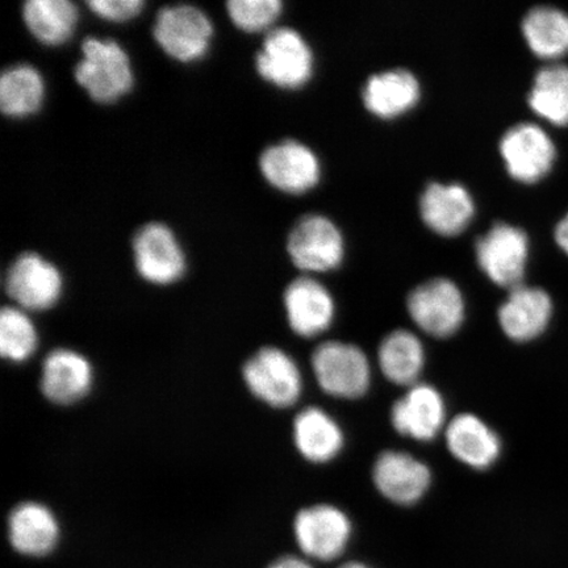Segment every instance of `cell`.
<instances>
[{
	"label": "cell",
	"mask_w": 568,
	"mask_h": 568,
	"mask_svg": "<svg viewBox=\"0 0 568 568\" xmlns=\"http://www.w3.org/2000/svg\"><path fill=\"white\" fill-rule=\"evenodd\" d=\"M408 314L426 335L447 338L465 322L466 304L456 283L446 278L424 282L408 295Z\"/></svg>",
	"instance_id": "obj_6"
},
{
	"label": "cell",
	"mask_w": 568,
	"mask_h": 568,
	"mask_svg": "<svg viewBox=\"0 0 568 568\" xmlns=\"http://www.w3.org/2000/svg\"><path fill=\"white\" fill-rule=\"evenodd\" d=\"M133 257L139 274L153 284H172L186 272V257L168 225L149 223L133 239Z\"/></svg>",
	"instance_id": "obj_12"
},
{
	"label": "cell",
	"mask_w": 568,
	"mask_h": 568,
	"mask_svg": "<svg viewBox=\"0 0 568 568\" xmlns=\"http://www.w3.org/2000/svg\"><path fill=\"white\" fill-rule=\"evenodd\" d=\"M268 568H314L307 560L297 557H283L274 562Z\"/></svg>",
	"instance_id": "obj_33"
},
{
	"label": "cell",
	"mask_w": 568,
	"mask_h": 568,
	"mask_svg": "<svg viewBox=\"0 0 568 568\" xmlns=\"http://www.w3.org/2000/svg\"><path fill=\"white\" fill-rule=\"evenodd\" d=\"M9 530L13 548L26 556H45L59 539V524L51 509L34 501L21 503L13 508Z\"/></svg>",
	"instance_id": "obj_22"
},
{
	"label": "cell",
	"mask_w": 568,
	"mask_h": 568,
	"mask_svg": "<svg viewBox=\"0 0 568 568\" xmlns=\"http://www.w3.org/2000/svg\"><path fill=\"white\" fill-rule=\"evenodd\" d=\"M92 381L94 373L89 359L75 351L55 349L47 355L42 365V394L61 406L83 399Z\"/></svg>",
	"instance_id": "obj_19"
},
{
	"label": "cell",
	"mask_w": 568,
	"mask_h": 568,
	"mask_svg": "<svg viewBox=\"0 0 568 568\" xmlns=\"http://www.w3.org/2000/svg\"><path fill=\"white\" fill-rule=\"evenodd\" d=\"M284 308L296 335L312 338L323 335L335 320V301L322 283L301 276L284 291Z\"/></svg>",
	"instance_id": "obj_15"
},
{
	"label": "cell",
	"mask_w": 568,
	"mask_h": 568,
	"mask_svg": "<svg viewBox=\"0 0 568 568\" xmlns=\"http://www.w3.org/2000/svg\"><path fill=\"white\" fill-rule=\"evenodd\" d=\"M554 236H556L558 246L568 255V213L558 223Z\"/></svg>",
	"instance_id": "obj_32"
},
{
	"label": "cell",
	"mask_w": 568,
	"mask_h": 568,
	"mask_svg": "<svg viewBox=\"0 0 568 568\" xmlns=\"http://www.w3.org/2000/svg\"><path fill=\"white\" fill-rule=\"evenodd\" d=\"M420 213L428 229L445 237L464 232L475 215V203L458 183H430L420 199Z\"/></svg>",
	"instance_id": "obj_18"
},
{
	"label": "cell",
	"mask_w": 568,
	"mask_h": 568,
	"mask_svg": "<svg viewBox=\"0 0 568 568\" xmlns=\"http://www.w3.org/2000/svg\"><path fill=\"white\" fill-rule=\"evenodd\" d=\"M338 568H372V567H368L367 565L361 564V562H347V564L341 565Z\"/></svg>",
	"instance_id": "obj_34"
},
{
	"label": "cell",
	"mask_w": 568,
	"mask_h": 568,
	"mask_svg": "<svg viewBox=\"0 0 568 568\" xmlns=\"http://www.w3.org/2000/svg\"><path fill=\"white\" fill-rule=\"evenodd\" d=\"M311 361L325 394L338 399H358L371 388V362L359 346L326 341L316 347Z\"/></svg>",
	"instance_id": "obj_3"
},
{
	"label": "cell",
	"mask_w": 568,
	"mask_h": 568,
	"mask_svg": "<svg viewBox=\"0 0 568 568\" xmlns=\"http://www.w3.org/2000/svg\"><path fill=\"white\" fill-rule=\"evenodd\" d=\"M523 34L530 51L541 59L556 60L568 53V13L538 6L523 20Z\"/></svg>",
	"instance_id": "obj_27"
},
{
	"label": "cell",
	"mask_w": 568,
	"mask_h": 568,
	"mask_svg": "<svg viewBox=\"0 0 568 568\" xmlns=\"http://www.w3.org/2000/svg\"><path fill=\"white\" fill-rule=\"evenodd\" d=\"M260 170L274 189L291 195L307 193L322 175L317 155L296 140H284L265 149Z\"/></svg>",
	"instance_id": "obj_13"
},
{
	"label": "cell",
	"mask_w": 568,
	"mask_h": 568,
	"mask_svg": "<svg viewBox=\"0 0 568 568\" xmlns=\"http://www.w3.org/2000/svg\"><path fill=\"white\" fill-rule=\"evenodd\" d=\"M294 439L302 456L314 464L335 459L345 442L339 425L317 407L305 408L295 417Z\"/></svg>",
	"instance_id": "obj_23"
},
{
	"label": "cell",
	"mask_w": 568,
	"mask_h": 568,
	"mask_svg": "<svg viewBox=\"0 0 568 568\" xmlns=\"http://www.w3.org/2000/svg\"><path fill=\"white\" fill-rule=\"evenodd\" d=\"M81 51L82 59L77 63L74 78L92 101L115 103L132 90V63L119 42L88 38L83 40Z\"/></svg>",
	"instance_id": "obj_1"
},
{
	"label": "cell",
	"mask_w": 568,
	"mask_h": 568,
	"mask_svg": "<svg viewBox=\"0 0 568 568\" xmlns=\"http://www.w3.org/2000/svg\"><path fill=\"white\" fill-rule=\"evenodd\" d=\"M477 261L497 286L514 290L523 286L529 257L528 234L507 223H497L475 246Z\"/></svg>",
	"instance_id": "obj_7"
},
{
	"label": "cell",
	"mask_w": 568,
	"mask_h": 568,
	"mask_svg": "<svg viewBox=\"0 0 568 568\" xmlns=\"http://www.w3.org/2000/svg\"><path fill=\"white\" fill-rule=\"evenodd\" d=\"M420 98V82L406 69L387 70L371 77L362 92L366 110L385 120L406 115Z\"/></svg>",
	"instance_id": "obj_21"
},
{
	"label": "cell",
	"mask_w": 568,
	"mask_h": 568,
	"mask_svg": "<svg viewBox=\"0 0 568 568\" xmlns=\"http://www.w3.org/2000/svg\"><path fill=\"white\" fill-rule=\"evenodd\" d=\"M294 531L305 556L320 562H333L349 545L353 527L349 517L339 508L317 504L296 515Z\"/></svg>",
	"instance_id": "obj_9"
},
{
	"label": "cell",
	"mask_w": 568,
	"mask_h": 568,
	"mask_svg": "<svg viewBox=\"0 0 568 568\" xmlns=\"http://www.w3.org/2000/svg\"><path fill=\"white\" fill-rule=\"evenodd\" d=\"M243 374L251 393L268 406L287 408L300 400L303 390L300 367L280 347H262L245 362Z\"/></svg>",
	"instance_id": "obj_5"
},
{
	"label": "cell",
	"mask_w": 568,
	"mask_h": 568,
	"mask_svg": "<svg viewBox=\"0 0 568 568\" xmlns=\"http://www.w3.org/2000/svg\"><path fill=\"white\" fill-rule=\"evenodd\" d=\"M7 295L24 311H44L60 301V270L40 254L27 252L12 262L4 276Z\"/></svg>",
	"instance_id": "obj_10"
},
{
	"label": "cell",
	"mask_w": 568,
	"mask_h": 568,
	"mask_svg": "<svg viewBox=\"0 0 568 568\" xmlns=\"http://www.w3.org/2000/svg\"><path fill=\"white\" fill-rule=\"evenodd\" d=\"M315 59L308 42L293 28L270 31L255 55V69L262 80L283 90H297L314 74Z\"/></svg>",
	"instance_id": "obj_2"
},
{
	"label": "cell",
	"mask_w": 568,
	"mask_h": 568,
	"mask_svg": "<svg viewBox=\"0 0 568 568\" xmlns=\"http://www.w3.org/2000/svg\"><path fill=\"white\" fill-rule=\"evenodd\" d=\"M383 375L397 386H415L425 366L424 345L415 333L406 329L390 332L378 349Z\"/></svg>",
	"instance_id": "obj_24"
},
{
	"label": "cell",
	"mask_w": 568,
	"mask_h": 568,
	"mask_svg": "<svg viewBox=\"0 0 568 568\" xmlns=\"http://www.w3.org/2000/svg\"><path fill=\"white\" fill-rule=\"evenodd\" d=\"M153 38L163 52L183 63L202 60L209 53L212 21L195 6L163 7L153 27Z\"/></svg>",
	"instance_id": "obj_4"
},
{
	"label": "cell",
	"mask_w": 568,
	"mask_h": 568,
	"mask_svg": "<svg viewBox=\"0 0 568 568\" xmlns=\"http://www.w3.org/2000/svg\"><path fill=\"white\" fill-rule=\"evenodd\" d=\"M80 13L69 0H28L23 6L27 30L41 44H65L73 36Z\"/></svg>",
	"instance_id": "obj_25"
},
{
	"label": "cell",
	"mask_w": 568,
	"mask_h": 568,
	"mask_svg": "<svg viewBox=\"0 0 568 568\" xmlns=\"http://www.w3.org/2000/svg\"><path fill=\"white\" fill-rule=\"evenodd\" d=\"M445 439L452 456L475 470L491 467L501 453L499 436L473 414L454 417L445 428Z\"/></svg>",
	"instance_id": "obj_20"
},
{
	"label": "cell",
	"mask_w": 568,
	"mask_h": 568,
	"mask_svg": "<svg viewBox=\"0 0 568 568\" xmlns=\"http://www.w3.org/2000/svg\"><path fill=\"white\" fill-rule=\"evenodd\" d=\"M374 485L397 506H414L428 491L432 473L424 462L406 452H383L373 468Z\"/></svg>",
	"instance_id": "obj_14"
},
{
	"label": "cell",
	"mask_w": 568,
	"mask_h": 568,
	"mask_svg": "<svg viewBox=\"0 0 568 568\" xmlns=\"http://www.w3.org/2000/svg\"><path fill=\"white\" fill-rule=\"evenodd\" d=\"M38 331L19 307H4L0 314V352L6 359L24 362L38 347Z\"/></svg>",
	"instance_id": "obj_29"
},
{
	"label": "cell",
	"mask_w": 568,
	"mask_h": 568,
	"mask_svg": "<svg viewBox=\"0 0 568 568\" xmlns=\"http://www.w3.org/2000/svg\"><path fill=\"white\" fill-rule=\"evenodd\" d=\"M287 252L293 264L304 273L332 272L343 264V233L328 217L304 216L288 234Z\"/></svg>",
	"instance_id": "obj_8"
},
{
	"label": "cell",
	"mask_w": 568,
	"mask_h": 568,
	"mask_svg": "<svg viewBox=\"0 0 568 568\" xmlns=\"http://www.w3.org/2000/svg\"><path fill=\"white\" fill-rule=\"evenodd\" d=\"M45 98L40 71L27 63L3 71L0 78V109L6 116L23 119L39 112Z\"/></svg>",
	"instance_id": "obj_26"
},
{
	"label": "cell",
	"mask_w": 568,
	"mask_h": 568,
	"mask_svg": "<svg viewBox=\"0 0 568 568\" xmlns=\"http://www.w3.org/2000/svg\"><path fill=\"white\" fill-rule=\"evenodd\" d=\"M390 423L399 435L416 442H432L446 423L443 395L435 387L417 383L395 402L390 409Z\"/></svg>",
	"instance_id": "obj_16"
},
{
	"label": "cell",
	"mask_w": 568,
	"mask_h": 568,
	"mask_svg": "<svg viewBox=\"0 0 568 568\" xmlns=\"http://www.w3.org/2000/svg\"><path fill=\"white\" fill-rule=\"evenodd\" d=\"M88 7L98 18L112 23H125L138 18L145 3L142 0H90Z\"/></svg>",
	"instance_id": "obj_31"
},
{
	"label": "cell",
	"mask_w": 568,
	"mask_h": 568,
	"mask_svg": "<svg viewBox=\"0 0 568 568\" xmlns=\"http://www.w3.org/2000/svg\"><path fill=\"white\" fill-rule=\"evenodd\" d=\"M499 149L508 174L525 184L544 180L557 159L556 145L549 134L531 123L509 128Z\"/></svg>",
	"instance_id": "obj_11"
},
{
	"label": "cell",
	"mask_w": 568,
	"mask_h": 568,
	"mask_svg": "<svg viewBox=\"0 0 568 568\" xmlns=\"http://www.w3.org/2000/svg\"><path fill=\"white\" fill-rule=\"evenodd\" d=\"M281 0H230L226 12L240 31L257 33L268 30L280 19Z\"/></svg>",
	"instance_id": "obj_30"
},
{
	"label": "cell",
	"mask_w": 568,
	"mask_h": 568,
	"mask_svg": "<svg viewBox=\"0 0 568 568\" xmlns=\"http://www.w3.org/2000/svg\"><path fill=\"white\" fill-rule=\"evenodd\" d=\"M528 103L538 116L554 125H568V67H545L538 71Z\"/></svg>",
	"instance_id": "obj_28"
},
{
	"label": "cell",
	"mask_w": 568,
	"mask_h": 568,
	"mask_svg": "<svg viewBox=\"0 0 568 568\" xmlns=\"http://www.w3.org/2000/svg\"><path fill=\"white\" fill-rule=\"evenodd\" d=\"M499 324L515 343H528L541 336L552 316L551 297L537 287L518 286L510 290L499 308Z\"/></svg>",
	"instance_id": "obj_17"
}]
</instances>
